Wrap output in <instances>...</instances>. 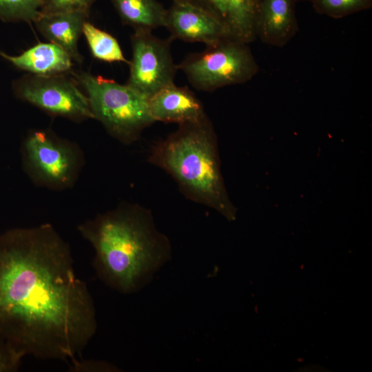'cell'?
<instances>
[{"label":"cell","instance_id":"obj_1","mask_svg":"<svg viewBox=\"0 0 372 372\" xmlns=\"http://www.w3.org/2000/svg\"><path fill=\"white\" fill-rule=\"evenodd\" d=\"M69 244L49 223L0 234V336L25 355L72 362L97 329Z\"/></svg>","mask_w":372,"mask_h":372},{"label":"cell","instance_id":"obj_2","mask_svg":"<svg viewBox=\"0 0 372 372\" xmlns=\"http://www.w3.org/2000/svg\"><path fill=\"white\" fill-rule=\"evenodd\" d=\"M94 250L92 266L107 287L138 292L171 260L169 238L156 227L149 209L123 203L77 226Z\"/></svg>","mask_w":372,"mask_h":372},{"label":"cell","instance_id":"obj_3","mask_svg":"<svg viewBox=\"0 0 372 372\" xmlns=\"http://www.w3.org/2000/svg\"><path fill=\"white\" fill-rule=\"evenodd\" d=\"M147 161L167 172L186 198L215 209L229 220L236 219L237 209L224 183L217 137L208 116L179 125L152 146Z\"/></svg>","mask_w":372,"mask_h":372},{"label":"cell","instance_id":"obj_4","mask_svg":"<svg viewBox=\"0 0 372 372\" xmlns=\"http://www.w3.org/2000/svg\"><path fill=\"white\" fill-rule=\"evenodd\" d=\"M86 92L94 119L119 142L130 145L153 124L148 97L130 87L101 76L77 75Z\"/></svg>","mask_w":372,"mask_h":372},{"label":"cell","instance_id":"obj_5","mask_svg":"<svg viewBox=\"0 0 372 372\" xmlns=\"http://www.w3.org/2000/svg\"><path fill=\"white\" fill-rule=\"evenodd\" d=\"M24 172L37 187L54 191L72 188L85 165L80 146L48 130H34L21 145Z\"/></svg>","mask_w":372,"mask_h":372},{"label":"cell","instance_id":"obj_6","mask_svg":"<svg viewBox=\"0 0 372 372\" xmlns=\"http://www.w3.org/2000/svg\"><path fill=\"white\" fill-rule=\"evenodd\" d=\"M177 67L194 88L205 92L246 83L259 69L247 43L234 39L207 45L203 51L189 54Z\"/></svg>","mask_w":372,"mask_h":372},{"label":"cell","instance_id":"obj_7","mask_svg":"<svg viewBox=\"0 0 372 372\" xmlns=\"http://www.w3.org/2000/svg\"><path fill=\"white\" fill-rule=\"evenodd\" d=\"M14 90L20 99L52 116L76 122L94 118L86 95L61 74L24 77L14 83Z\"/></svg>","mask_w":372,"mask_h":372},{"label":"cell","instance_id":"obj_8","mask_svg":"<svg viewBox=\"0 0 372 372\" xmlns=\"http://www.w3.org/2000/svg\"><path fill=\"white\" fill-rule=\"evenodd\" d=\"M172 37L161 39L152 31L134 30L131 37L132 59L127 85L148 98L172 85L177 72L173 61Z\"/></svg>","mask_w":372,"mask_h":372},{"label":"cell","instance_id":"obj_9","mask_svg":"<svg viewBox=\"0 0 372 372\" xmlns=\"http://www.w3.org/2000/svg\"><path fill=\"white\" fill-rule=\"evenodd\" d=\"M164 27L170 32L173 39L200 42L206 45L227 39H235L217 18L197 6L183 2H174L167 10Z\"/></svg>","mask_w":372,"mask_h":372},{"label":"cell","instance_id":"obj_10","mask_svg":"<svg viewBox=\"0 0 372 372\" xmlns=\"http://www.w3.org/2000/svg\"><path fill=\"white\" fill-rule=\"evenodd\" d=\"M153 120L178 125L200 121L207 116L200 100L187 87L174 83L148 98Z\"/></svg>","mask_w":372,"mask_h":372},{"label":"cell","instance_id":"obj_11","mask_svg":"<svg viewBox=\"0 0 372 372\" xmlns=\"http://www.w3.org/2000/svg\"><path fill=\"white\" fill-rule=\"evenodd\" d=\"M295 4L296 0H259L256 37L272 46L285 45L298 30Z\"/></svg>","mask_w":372,"mask_h":372},{"label":"cell","instance_id":"obj_12","mask_svg":"<svg viewBox=\"0 0 372 372\" xmlns=\"http://www.w3.org/2000/svg\"><path fill=\"white\" fill-rule=\"evenodd\" d=\"M197 6L221 21L232 37L249 43L256 38L255 23L258 3L249 0H173Z\"/></svg>","mask_w":372,"mask_h":372},{"label":"cell","instance_id":"obj_13","mask_svg":"<svg viewBox=\"0 0 372 372\" xmlns=\"http://www.w3.org/2000/svg\"><path fill=\"white\" fill-rule=\"evenodd\" d=\"M88 14L85 11L41 12L34 22L46 39L63 49L72 59L81 62L83 58L78 41Z\"/></svg>","mask_w":372,"mask_h":372},{"label":"cell","instance_id":"obj_14","mask_svg":"<svg viewBox=\"0 0 372 372\" xmlns=\"http://www.w3.org/2000/svg\"><path fill=\"white\" fill-rule=\"evenodd\" d=\"M0 56L19 69L34 75L61 74L72 65V58L52 43H40L16 56L0 51Z\"/></svg>","mask_w":372,"mask_h":372},{"label":"cell","instance_id":"obj_15","mask_svg":"<svg viewBox=\"0 0 372 372\" xmlns=\"http://www.w3.org/2000/svg\"><path fill=\"white\" fill-rule=\"evenodd\" d=\"M123 23L134 30L165 26L167 9L156 0H112Z\"/></svg>","mask_w":372,"mask_h":372},{"label":"cell","instance_id":"obj_16","mask_svg":"<svg viewBox=\"0 0 372 372\" xmlns=\"http://www.w3.org/2000/svg\"><path fill=\"white\" fill-rule=\"evenodd\" d=\"M84 34L92 54L103 61L124 62L130 64L123 54L118 41L110 34L86 21L83 27Z\"/></svg>","mask_w":372,"mask_h":372},{"label":"cell","instance_id":"obj_17","mask_svg":"<svg viewBox=\"0 0 372 372\" xmlns=\"http://www.w3.org/2000/svg\"><path fill=\"white\" fill-rule=\"evenodd\" d=\"M42 0H0V19L34 21L41 13Z\"/></svg>","mask_w":372,"mask_h":372},{"label":"cell","instance_id":"obj_18","mask_svg":"<svg viewBox=\"0 0 372 372\" xmlns=\"http://www.w3.org/2000/svg\"><path fill=\"white\" fill-rule=\"evenodd\" d=\"M311 3L318 13L334 19L368 10L372 6V0H312Z\"/></svg>","mask_w":372,"mask_h":372},{"label":"cell","instance_id":"obj_19","mask_svg":"<svg viewBox=\"0 0 372 372\" xmlns=\"http://www.w3.org/2000/svg\"><path fill=\"white\" fill-rule=\"evenodd\" d=\"M95 0H42L41 12H88Z\"/></svg>","mask_w":372,"mask_h":372},{"label":"cell","instance_id":"obj_20","mask_svg":"<svg viewBox=\"0 0 372 372\" xmlns=\"http://www.w3.org/2000/svg\"><path fill=\"white\" fill-rule=\"evenodd\" d=\"M24 356L23 353L0 336V372L18 371Z\"/></svg>","mask_w":372,"mask_h":372},{"label":"cell","instance_id":"obj_21","mask_svg":"<svg viewBox=\"0 0 372 372\" xmlns=\"http://www.w3.org/2000/svg\"><path fill=\"white\" fill-rule=\"evenodd\" d=\"M74 371H119L116 366L103 361L76 360L72 362Z\"/></svg>","mask_w":372,"mask_h":372},{"label":"cell","instance_id":"obj_22","mask_svg":"<svg viewBox=\"0 0 372 372\" xmlns=\"http://www.w3.org/2000/svg\"><path fill=\"white\" fill-rule=\"evenodd\" d=\"M249 1H251L252 2H254V3H258L259 0H249Z\"/></svg>","mask_w":372,"mask_h":372}]
</instances>
